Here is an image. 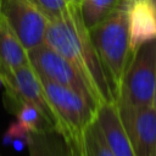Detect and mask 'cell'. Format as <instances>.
<instances>
[{
  "instance_id": "6da1fadb",
  "label": "cell",
  "mask_w": 156,
  "mask_h": 156,
  "mask_svg": "<svg viewBox=\"0 0 156 156\" xmlns=\"http://www.w3.org/2000/svg\"><path fill=\"white\" fill-rule=\"evenodd\" d=\"M44 44L76 68L93 91L99 106L116 102L113 87L91 43L89 30L80 15L79 4H68L62 17L48 21Z\"/></svg>"
},
{
  "instance_id": "7a4b0ae2",
  "label": "cell",
  "mask_w": 156,
  "mask_h": 156,
  "mask_svg": "<svg viewBox=\"0 0 156 156\" xmlns=\"http://www.w3.org/2000/svg\"><path fill=\"white\" fill-rule=\"evenodd\" d=\"M129 6L117 9L104 21L88 29L91 43L113 87L116 99L123 73L133 54L129 46Z\"/></svg>"
},
{
  "instance_id": "3957f363",
  "label": "cell",
  "mask_w": 156,
  "mask_h": 156,
  "mask_svg": "<svg viewBox=\"0 0 156 156\" xmlns=\"http://www.w3.org/2000/svg\"><path fill=\"white\" fill-rule=\"evenodd\" d=\"M156 79V40L139 46L123 73L116 104L132 107L152 106Z\"/></svg>"
},
{
  "instance_id": "277c9868",
  "label": "cell",
  "mask_w": 156,
  "mask_h": 156,
  "mask_svg": "<svg viewBox=\"0 0 156 156\" xmlns=\"http://www.w3.org/2000/svg\"><path fill=\"white\" fill-rule=\"evenodd\" d=\"M39 79L56 119L55 129L67 138L80 141L84 129L95 119L96 111L74 90L43 77Z\"/></svg>"
},
{
  "instance_id": "5b68a950",
  "label": "cell",
  "mask_w": 156,
  "mask_h": 156,
  "mask_svg": "<svg viewBox=\"0 0 156 156\" xmlns=\"http://www.w3.org/2000/svg\"><path fill=\"white\" fill-rule=\"evenodd\" d=\"M27 55L29 65L39 77L74 90L83 96L95 111L98 110L99 105L90 88L76 68L60 54L43 43L41 45L28 50Z\"/></svg>"
},
{
  "instance_id": "8992f818",
  "label": "cell",
  "mask_w": 156,
  "mask_h": 156,
  "mask_svg": "<svg viewBox=\"0 0 156 156\" xmlns=\"http://www.w3.org/2000/svg\"><path fill=\"white\" fill-rule=\"evenodd\" d=\"M0 13L27 51L44 43L49 20L32 0H0Z\"/></svg>"
},
{
  "instance_id": "52a82bcc",
  "label": "cell",
  "mask_w": 156,
  "mask_h": 156,
  "mask_svg": "<svg viewBox=\"0 0 156 156\" xmlns=\"http://www.w3.org/2000/svg\"><path fill=\"white\" fill-rule=\"evenodd\" d=\"M122 124L129 136L135 156L156 154V110L154 106L132 107L116 104Z\"/></svg>"
},
{
  "instance_id": "ba28073f",
  "label": "cell",
  "mask_w": 156,
  "mask_h": 156,
  "mask_svg": "<svg viewBox=\"0 0 156 156\" xmlns=\"http://www.w3.org/2000/svg\"><path fill=\"white\" fill-rule=\"evenodd\" d=\"M95 121L105 143L115 156H135L129 136L122 124L116 102L100 105L96 110Z\"/></svg>"
},
{
  "instance_id": "9c48e42d",
  "label": "cell",
  "mask_w": 156,
  "mask_h": 156,
  "mask_svg": "<svg viewBox=\"0 0 156 156\" xmlns=\"http://www.w3.org/2000/svg\"><path fill=\"white\" fill-rule=\"evenodd\" d=\"M80 141L65 136L55 128H49L30 132L27 146L29 156H83Z\"/></svg>"
},
{
  "instance_id": "30bf717a",
  "label": "cell",
  "mask_w": 156,
  "mask_h": 156,
  "mask_svg": "<svg viewBox=\"0 0 156 156\" xmlns=\"http://www.w3.org/2000/svg\"><path fill=\"white\" fill-rule=\"evenodd\" d=\"M128 23L132 52L143 44L156 40V10L151 0H133L128 11Z\"/></svg>"
},
{
  "instance_id": "8fae6325",
  "label": "cell",
  "mask_w": 156,
  "mask_h": 156,
  "mask_svg": "<svg viewBox=\"0 0 156 156\" xmlns=\"http://www.w3.org/2000/svg\"><path fill=\"white\" fill-rule=\"evenodd\" d=\"M28 63L27 50L0 13V74L2 80L9 77L12 69Z\"/></svg>"
},
{
  "instance_id": "7c38bea8",
  "label": "cell",
  "mask_w": 156,
  "mask_h": 156,
  "mask_svg": "<svg viewBox=\"0 0 156 156\" xmlns=\"http://www.w3.org/2000/svg\"><path fill=\"white\" fill-rule=\"evenodd\" d=\"M133 0H80L79 10L88 29L93 28L119 7L129 6Z\"/></svg>"
},
{
  "instance_id": "4fadbf2b",
  "label": "cell",
  "mask_w": 156,
  "mask_h": 156,
  "mask_svg": "<svg viewBox=\"0 0 156 156\" xmlns=\"http://www.w3.org/2000/svg\"><path fill=\"white\" fill-rule=\"evenodd\" d=\"M80 144L83 156H115L105 143L95 119L84 129Z\"/></svg>"
},
{
  "instance_id": "5bb4252c",
  "label": "cell",
  "mask_w": 156,
  "mask_h": 156,
  "mask_svg": "<svg viewBox=\"0 0 156 156\" xmlns=\"http://www.w3.org/2000/svg\"><path fill=\"white\" fill-rule=\"evenodd\" d=\"M15 113L17 116V121L29 132H38V130L52 128L43 117L40 111L28 101L22 100Z\"/></svg>"
},
{
  "instance_id": "9a60e30c",
  "label": "cell",
  "mask_w": 156,
  "mask_h": 156,
  "mask_svg": "<svg viewBox=\"0 0 156 156\" xmlns=\"http://www.w3.org/2000/svg\"><path fill=\"white\" fill-rule=\"evenodd\" d=\"M29 133L30 132L24 128L18 121L12 122L4 135V143L6 145H13V147L17 150H22L24 146H27Z\"/></svg>"
},
{
  "instance_id": "2e32d148",
  "label": "cell",
  "mask_w": 156,
  "mask_h": 156,
  "mask_svg": "<svg viewBox=\"0 0 156 156\" xmlns=\"http://www.w3.org/2000/svg\"><path fill=\"white\" fill-rule=\"evenodd\" d=\"M37 7L44 13L48 20H56L62 17L67 9L68 2L66 0H32Z\"/></svg>"
},
{
  "instance_id": "e0dca14e",
  "label": "cell",
  "mask_w": 156,
  "mask_h": 156,
  "mask_svg": "<svg viewBox=\"0 0 156 156\" xmlns=\"http://www.w3.org/2000/svg\"><path fill=\"white\" fill-rule=\"evenodd\" d=\"M152 106L156 110V79H155V90H154V101H152Z\"/></svg>"
},
{
  "instance_id": "ac0fdd59",
  "label": "cell",
  "mask_w": 156,
  "mask_h": 156,
  "mask_svg": "<svg viewBox=\"0 0 156 156\" xmlns=\"http://www.w3.org/2000/svg\"><path fill=\"white\" fill-rule=\"evenodd\" d=\"M68 4H79L80 0H66Z\"/></svg>"
},
{
  "instance_id": "d6986e66",
  "label": "cell",
  "mask_w": 156,
  "mask_h": 156,
  "mask_svg": "<svg viewBox=\"0 0 156 156\" xmlns=\"http://www.w3.org/2000/svg\"><path fill=\"white\" fill-rule=\"evenodd\" d=\"M152 1V4H154V6H155V10H156V0H151Z\"/></svg>"
},
{
  "instance_id": "ffe728a7",
  "label": "cell",
  "mask_w": 156,
  "mask_h": 156,
  "mask_svg": "<svg viewBox=\"0 0 156 156\" xmlns=\"http://www.w3.org/2000/svg\"><path fill=\"white\" fill-rule=\"evenodd\" d=\"M2 84V78H1V74H0V85Z\"/></svg>"
},
{
  "instance_id": "44dd1931",
  "label": "cell",
  "mask_w": 156,
  "mask_h": 156,
  "mask_svg": "<svg viewBox=\"0 0 156 156\" xmlns=\"http://www.w3.org/2000/svg\"><path fill=\"white\" fill-rule=\"evenodd\" d=\"M155 156H156V154H155Z\"/></svg>"
}]
</instances>
